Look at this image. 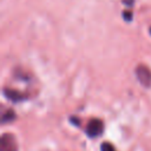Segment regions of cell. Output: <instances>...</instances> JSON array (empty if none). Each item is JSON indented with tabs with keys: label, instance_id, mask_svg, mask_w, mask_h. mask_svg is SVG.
Here are the masks:
<instances>
[{
	"label": "cell",
	"instance_id": "7a4b0ae2",
	"mask_svg": "<svg viewBox=\"0 0 151 151\" xmlns=\"http://www.w3.org/2000/svg\"><path fill=\"white\" fill-rule=\"evenodd\" d=\"M103 130H104V124L100 119H91L87 125H86V133L87 136L90 137H98L103 133Z\"/></svg>",
	"mask_w": 151,
	"mask_h": 151
},
{
	"label": "cell",
	"instance_id": "277c9868",
	"mask_svg": "<svg viewBox=\"0 0 151 151\" xmlns=\"http://www.w3.org/2000/svg\"><path fill=\"white\" fill-rule=\"evenodd\" d=\"M13 118H14V112H13V111H7V112L2 116V122H4V123L9 122V120H12Z\"/></svg>",
	"mask_w": 151,
	"mask_h": 151
},
{
	"label": "cell",
	"instance_id": "5b68a950",
	"mask_svg": "<svg viewBox=\"0 0 151 151\" xmlns=\"http://www.w3.org/2000/svg\"><path fill=\"white\" fill-rule=\"evenodd\" d=\"M101 151H117L114 146L110 143H103L101 144Z\"/></svg>",
	"mask_w": 151,
	"mask_h": 151
},
{
	"label": "cell",
	"instance_id": "6da1fadb",
	"mask_svg": "<svg viewBox=\"0 0 151 151\" xmlns=\"http://www.w3.org/2000/svg\"><path fill=\"white\" fill-rule=\"evenodd\" d=\"M0 151H18L17 140L13 134L4 133L0 139Z\"/></svg>",
	"mask_w": 151,
	"mask_h": 151
},
{
	"label": "cell",
	"instance_id": "3957f363",
	"mask_svg": "<svg viewBox=\"0 0 151 151\" xmlns=\"http://www.w3.org/2000/svg\"><path fill=\"white\" fill-rule=\"evenodd\" d=\"M136 74L140 84H143L146 87L151 85V71L149 70V67H146L145 65H139L136 70Z\"/></svg>",
	"mask_w": 151,
	"mask_h": 151
}]
</instances>
